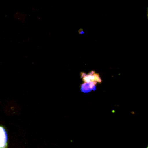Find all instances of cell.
Returning a JSON list of instances; mask_svg holds the SVG:
<instances>
[{
  "mask_svg": "<svg viewBox=\"0 0 148 148\" xmlns=\"http://www.w3.org/2000/svg\"><path fill=\"white\" fill-rule=\"evenodd\" d=\"M81 77L85 82H90V83H93L95 85H96L97 83L102 82V79L100 77L99 74L95 73L94 71H92L88 74L81 72Z\"/></svg>",
  "mask_w": 148,
  "mask_h": 148,
  "instance_id": "cell-1",
  "label": "cell"
},
{
  "mask_svg": "<svg viewBox=\"0 0 148 148\" xmlns=\"http://www.w3.org/2000/svg\"><path fill=\"white\" fill-rule=\"evenodd\" d=\"M0 148H7V132L1 126H0Z\"/></svg>",
  "mask_w": 148,
  "mask_h": 148,
  "instance_id": "cell-2",
  "label": "cell"
},
{
  "mask_svg": "<svg viewBox=\"0 0 148 148\" xmlns=\"http://www.w3.org/2000/svg\"><path fill=\"white\" fill-rule=\"evenodd\" d=\"M96 89V85L93 83H90V82H85L81 85V90L82 92H90V91L95 90Z\"/></svg>",
  "mask_w": 148,
  "mask_h": 148,
  "instance_id": "cell-3",
  "label": "cell"
}]
</instances>
